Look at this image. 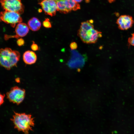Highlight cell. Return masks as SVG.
Wrapping results in <instances>:
<instances>
[{"label": "cell", "mask_w": 134, "mask_h": 134, "mask_svg": "<svg viewBox=\"0 0 134 134\" xmlns=\"http://www.w3.org/2000/svg\"><path fill=\"white\" fill-rule=\"evenodd\" d=\"M66 6L69 11H76L80 9V5L74 0H64Z\"/></svg>", "instance_id": "obj_12"}, {"label": "cell", "mask_w": 134, "mask_h": 134, "mask_svg": "<svg viewBox=\"0 0 134 134\" xmlns=\"http://www.w3.org/2000/svg\"><path fill=\"white\" fill-rule=\"evenodd\" d=\"M134 21L132 16L128 15L120 16L117 19L116 23L118 28L121 30H127L133 26Z\"/></svg>", "instance_id": "obj_8"}, {"label": "cell", "mask_w": 134, "mask_h": 134, "mask_svg": "<svg viewBox=\"0 0 134 134\" xmlns=\"http://www.w3.org/2000/svg\"><path fill=\"white\" fill-rule=\"evenodd\" d=\"M43 25L44 27L46 28H49L51 27L52 25L49 19L47 18L45 19L43 22Z\"/></svg>", "instance_id": "obj_14"}, {"label": "cell", "mask_w": 134, "mask_h": 134, "mask_svg": "<svg viewBox=\"0 0 134 134\" xmlns=\"http://www.w3.org/2000/svg\"><path fill=\"white\" fill-rule=\"evenodd\" d=\"M7 98L11 102L18 105L24 99L25 91L17 86L12 87L6 93Z\"/></svg>", "instance_id": "obj_5"}, {"label": "cell", "mask_w": 134, "mask_h": 134, "mask_svg": "<svg viewBox=\"0 0 134 134\" xmlns=\"http://www.w3.org/2000/svg\"><path fill=\"white\" fill-rule=\"evenodd\" d=\"M39 4L46 14L51 16L55 15L57 10L56 1L52 0H43Z\"/></svg>", "instance_id": "obj_7"}, {"label": "cell", "mask_w": 134, "mask_h": 134, "mask_svg": "<svg viewBox=\"0 0 134 134\" xmlns=\"http://www.w3.org/2000/svg\"><path fill=\"white\" fill-rule=\"evenodd\" d=\"M17 45L20 46L23 45L25 43L24 40L22 38L18 39L17 41Z\"/></svg>", "instance_id": "obj_16"}, {"label": "cell", "mask_w": 134, "mask_h": 134, "mask_svg": "<svg viewBox=\"0 0 134 134\" xmlns=\"http://www.w3.org/2000/svg\"><path fill=\"white\" fill-rule=\"evenodd\" d=\"M70 47L71 50H75L77 48V45L76 42H73L70 43Z\"/></svg>", "instance_id": "obj_18"}, {"label": "cell", "mask_w": 134, "mask_h": 134, "mask_svg": "<svg viewBox=\"0 0 134 134\" xmlns=\"http://www.w3.org/2000/svg\"><path fill=\"white\" fill-rule=\"evenodd\" d=\"M5 95L4 94H0V105L2 104L4 102V99Z\"/></svg>", "instance_id": "obj_19"}, {"label": "cell", "mask_w": 134, "mask_h": 134, "mask_svg": "<svg viewBox=\"0 0 134 134\" xmlns=\"http://www.w3.org/2000/svg\"><path fill=\"white\" fill-rule=\"evenodd\" d=\"M23 57L24 62L29 65L35 63L37 59V57L35 53L30 50L25 51L23 54Z\"/></svg>", "instance_id": "obj_10"}, {"label": "cell", "mask_w": 134, "mask_h": 134, "mask_svg": "<svg viewBox=\"0 0 134 134\" xmlns=\"http://www.w3.org/2000/svg\"><path fill=\"white\" fill-rule=\"evenodd\" d=\"M31 48L33 50L35 51L38 50L39 47L33 41L31 46Z\"/></svg>", "instance_id": "obj_17"}, {"label": "cell", "mask_w": 134, "mask_h": 134, "mask_svg": "<svg viewBox=\"0 0 134 134\" xmlns=\"http://www.w3.org/2000/svg\"><path fill=\"white\" fill-rule=\"evenodd\" d=\"M128 42L130 45L134 46V33L132 34L131 37L129 38Z\"/></svg>", "instance_id": "obj_15"}, {"label": "cell", "mask_w": 134, "mask_h": 134, "mask_svg": "<svg viewBox=\"0 0 134 134\" xmlns=\"http://www.w3.org/2000/svg\"><path fill=\"white\" fill-rule=\"evenodd\" d=\"M1 6L5 10L17 12L22 14L24 6L21 0H0Z\"/></svg>", "instance_id": "obj_6"}, {"label": "cell", "mask_w": 134, "mask_h": 134, "mask_svg": "<svg viewBox=\"0 0 134 134\" xmlns=\"http://www.w3.org/2000/svg\"><path fill=\"white\" fill-rule=\"evenodd\" d=\"M41 24L37 18L33 17L28 21V25L30 30L33 31H37L40 28Z\"/></svg>", "instance_id": "obj_11"}, {"label": "cell", "mask_w": 134, "mask_h": 134, "mask_svg": "<svg viewBox=\"0 0 134 134\" xmlns=\"http://www.w3.org/2000/svg\"><path fill=\"white\" fill-rule=\"evenodd\" d=\"M29 31V28L28 25L25 23L21 22L18 24L15 30L16 35L18 38L26 35Z\"/></svg>", "instance_id": "obj_9"}, {"label": "cell", "mask_w": 134, "mask_h": 134, "mask_svg": "<svg viewBox=\"0 0 134 134\" xmlns=\"http://www.w3.org/2000/svg\"><path fill=\"white\" fill-rule=\"evenodd\" d=\"M110 3H111L114 2L116 0H107Z\"/></svg>", "instance_id": "obj_20"}, {"label": "cell", "mask_w": 134, "mask_h": 134, "mask_svg": "<svg viewBox=\"0 0 134 134\" xmlns=\"http://www.w3.org/2000/svg\"><path fill=\"white\" fill-rule=\"evenodd\" d=\"M34 119L30 114L14 112V114L11 120L15 128L19 131L22 132L25 134H28L29 131H32L33 127H34Z\"/></svg>", "instance_id": "obj_2"}, {"label": "cell", "mask_w": 134, "mask_h": 134, "mask_svg": "<svg viewBox=\"0 0 134 134\" xmlns=\"http://www.w3.org/2000/svg\"><path fill=\"white\" fill-rule=\"evenodd\" d=\"M93 22V21L91 20L81 23L78 35L84 43H95L98 38L102 36L101 32L94 29Z\"/></svg>", "instance_id": "obj_1"}, {"label": "cell", "mask_w": 134, "mask_h": 134, "mask_svg": "<svg viewBox=\"0 0 134 134\" xmlns=\"http://www.w3.org/2000/svg\"><path fill=\"white\" fill-rule=\"evenodd\" d=\"M0 51V63L1 66L9 70L13 67L17 66L20 56L18 51L7 47L1 49Z\"/></svg>", "instance_id": "obj_3"}, {"label": "cell", "mask_w": 134, "mask_h": 134, "mask_svg": "<svg viewBox=\"0 0 134 134\" xmlns=\"http://www.w3.org/2000/svg\"><path fill=\"white\" fill-rule=\"evenodd\" d=\"M83 0H74L76 2L78 3L79 2H81Z\"/></svg>", "instance_id": "obj_21"}, {"label": "cell", "mask_w": 134, "mask_h": 134, "mask_svg": "<svg viewBox=\"0 0 134 134\" xmlns=\"http://www.w3.org/2000/svg\"><path fill=\"white\" fill-rule=\"evenodd\" d=\"M54 0V1H57V0Z\"/></svg>", "instance_id": "obj_22"}, {"label": "cell", "mask_w": 134, "mask_h": 134, "mask_svg": "<svg viewBox=\"0 0 134 134\" xmlns=\"http://www.w3.org/2000/svg\"><path fill=\"white\" fill-rule=\"evenodd\" d=\"M0 19L5 23L10 24L13 28L15 27L16 24L21 23L22 21L19 13L6 10L0 12Z\"/></svg>", "instance_id": "obj_4"}, {"label": "cell", "mask_w": 134, "mask_h": 134, "mask_svg": "<svg viewBox=\"0 0 134 134\" xmlns=\"http://www.w3.org/2000/svg\"><path fill=\"white\" fill-rule=\"evenodd\" d=\"M56 2L58 11L64 14L70 12L66 6L64 0H58Z\"/></svg>", "instance_id": "obj_13"}]
</instances>
